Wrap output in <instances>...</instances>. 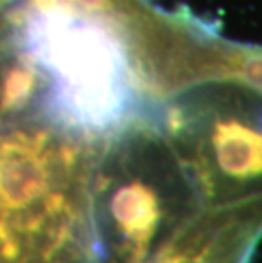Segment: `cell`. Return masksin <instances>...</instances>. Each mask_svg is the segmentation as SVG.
Instances as JSON below:
<instances>
[{"label":"cell","mask_w":262,"mask_h":263,"mask_svg":"<svg viewBox=\"0 0 262 263\" xmlns=\"http://www.w3.org/2000/svg\"><path fill=\"white\" fill-rule=\"evenodd\" d=\"M14 4V0H0V14H5V9L10 7Z\"/></svg>","instance_id":"obj_6"},{"label":"cell","mask_w":262,"mask_h":263,"mask_svg":"<svg viewBox=\"0 0 262 263\" xmlns=\"http://www.w3.org/2000/svg\"><path fill=\"white\" fill-rule=\"evenodd\" d=\"M206 207L159 121L135 114L97 141L87 189L89 263H150Z\"/></svg>","instance_id":"obj_1"},{"label":"cell","mask_w":262,"mask_h":263,"mask_svg":"<svg viewBox=\"0 0 262 263\" xmlns=\"http://www.w3.org/2000/svg\"><path fill=\"white\" fill-rule=\"evenodd\" d=\"M262 239V195L209 205L150 263H252Z\"/></svg>","instance_id":"obj_3"},{"label":"cell","mask_w":262,"mask_h":263,"mask_svg":"<svg viewBox=\"0 0 262 263\" xmlns=\"http://www.w3.org/2000/svg\"><path fill=\"white\" fill-rule=\"evenodd\" d=\"M10 43H12V29H10V21L7 14H0V88H2V77L5 61H7V54L10 49Z\"/></svg>","instance_id":"obj_5"},{"label":"cell","mask_w":262,"mask_h":263,"mask_svg":"<svg viewBox=\"0 0 262 263\" xmlns=\"http://www.w3.org/2000/svg\"><path fill=\"white\" fill-rule=\"evenodd\" d=\"M233 75L247 85L262 90V53H249L233 66Z\"/></svg>","instance_id":"obj_4"},{"label":"cell","mask_w":262,"mask_h":263,"mask_svg":"<svg viewBox=\"0 0 262 263\" xmlns=\"http://www.w3.org/2000/svg\"><path fill=\"white\" fill-rule=\"evenodd\" d=\"M206 207L262 195V127L240 114L170 107L160 119Z\"/></svg>","instance_id":"obj_2"}]
</instances>
